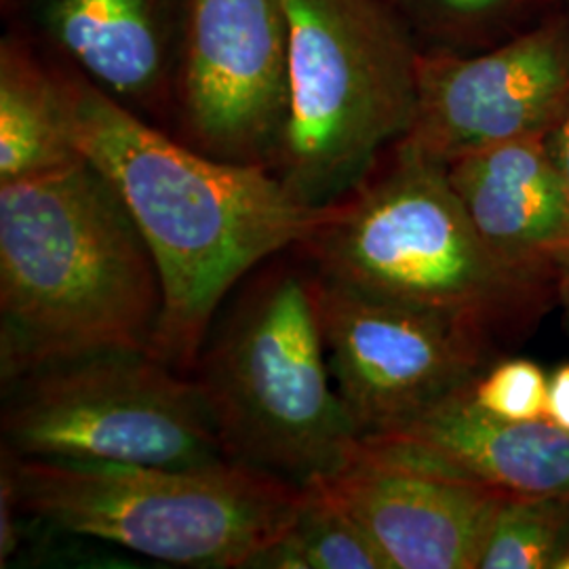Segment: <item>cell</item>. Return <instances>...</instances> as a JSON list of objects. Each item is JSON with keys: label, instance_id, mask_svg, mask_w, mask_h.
<instances>
[{"label": "cell", "instance_id": "cell-20", "mask_svg": "<svg viewBox=\"0 0 569 569\" xmlns=\"http://www.w3.org/2000/svg\"><path fill=\"white\" fill-rule=\"evenodd\" d=\"M545 420L569 432V363L557 367L549 376Z\"/></svg>", "mask_w": 569, "mask_h": 569}, {"label": "cell", "instance_id": "cell-17", "mask_svg": "<svg viewBox=\"0 0 569 569\" xmlns=\"http://www.w3.org/2000/svg\"><path fill=\"white\" fill-rule=\"evenodd\" d=\"M569 552V500L507 496L489 521L477 569H555Z\"/></svg>", "mask_w": 569, "mask_h": 569}, {"label": "cell", "instance_id": "cell-23", "mask_svg": "<svg viewBox=\"0 0 569 569\" xmlns=\"http://www.w3.org/2000/svg\"><path fill=\"white\" fill-rule=\"evenodd\" d=\"M555 569H569V552H566V555H563V557L557 561Z\"/></svg>", "mask_w": 569, "mask_h": 569}, {"label": "cell", "instance_id": "cell-11", "mask_svg": "<svg viewBox=\"0 0 569 569\" xmlns=\"http://www.w3.org/2000/svg\"><path fill=\"white\" fill-rule=\"evenodd\" d=\"M317 486L357 519L392 569H477L489 521L509 496L378 439H361Z\"/></svg>", "mask_w": 569, "mask_h": 569}, {"label": "cell", "instance_id": "cell-15", "mask_svg": "<svg viewBox=\"0 0 569 569\" xmlns=\"http://www.w3.org/2000/svg\"><path fill=\"white\" fill-rule=\"evenodd\" d=\"M66 82L42 72L16 44L0 53V183L79 161Z\"/></svg>", "mask_w": 569, "mask_h": 569}, {"label": "cell", "instance_id": "cell-4", "mask_svg": "<svg viewBox=\"0 0 569 569\" xmlns=\"http://www.w3.org/2000/svg\"><path fill=\"white\" fill-rule=\"evenodd\" d=\"M392 152L293 249L331 283L448 315L493 342L529 331L559 293L489 251L446 164L403 143Z\"/></svg>", "mask_w": 569, "mask_h": 569}, {"label": "cell", "instance_id": "cell-19", "mask_svg": "<svg viewBox=\"0 0 569 569\" xmlns=\"http://www.w3.org/2000/svg\"><path fill=\"white\" fill-rule=\"evenodd\" d=\"M20 517L23 515L18 507L13 483L0 468V568H7L9 559L20 549Z\"/></svg>", "mask_w": 569, "mask_h": 569}, {"label": "cell", "instance_id": "cell-18", "mask_svg": "<svg viewBox=\"0 0 569 569\" xmlns=\"http://www.w3.org/2000/svg\"><path fill=\"white\" fill-rule=\"evenodd\" d=\"M549 376L528 359H507L488 366L470 385L472 403L510 422L545 420Z\"/></svg>", "mask_w": 569, "mask_h": 569}, {"label": "cell", "instance_id": "cell-2", "mask_svg": "<svg viewBox=\"0 0 569 569\" xmlns=\"http://www.w3.org/2000/svg\"><path fill=\"white\" fill-rule=\"evenodd\" d=\"M154 256L119 190L81 157L0 183V380L148 350L163 315Z\"/></svg>", "mask_w": 569, "mask_h": 569}, {"label": "cell", "instance_id": "cell-1", "mask_svg": "<svg viewBox=\"0 0 569 569\" xmlns=\"http://www.w3.org/2000/svg\"><path fill=\"white\" fill-rule=\"evenodd\" d=\"M66 84L79 152L114 183L161 272L163 315L150 352L190 373L230 293L302 243L329 204L302 203L268 167L176 142L93 82Z\"/></svg>", "mask_w": 569, "mask_h": 569}, {"label": "cell", "instance_id": "cell-13", "mask_svg": "<svg viewBox=\"0 0 569 569\" xmlns=\"http://www.w3.org/2000/svg\"><path fill=\"white\" fill-rule=\"evenodd\" d=\"M380 439L428 465L509 496L569 500V432L549 420L510 422L453 392Z\"/></svg>", "mask_w": 569, "mask_h": 569}, {"label": "cell", "instance_id": "cell-22", "mask_svg": "<svg viewBox=\"0 0 569 569\" xmlns=\"http://www.w3.org/2000/svg\"><path fill=\"white\" fill-rule=\"evenodd\" d=\"M437 2L453 13L477 16V13H486V11L500 7L505 0H437Z\"/></svg>", "mask_w": 569, "mask_h": 569}, {"label": "cell", "instance_id": "cell-3", "mask_svg": "<svg viewBox=\"0 0 569 569\" xmlns=\"http://www.w3.org/2000/svg\"><path fill=\"white\" fill-rule=\"evenodd\" d=\"M190 376L226 458L298 488L338 472L361 441L329 369L317 272L296 249L230 293Z\"/></svg>", "mask_w": 569, "mask_h": 569}, {"label": "cell", "instance_id": "cell-24", "mask_svg": "<svg viewBox=\"0 0 569 569\" xmlns=\"http://www.w3.org/2000/svg\"><path fill=\"white\" fill-rule=\"evenodd\" d=\"M568 2H569V0H568Z\"/></svg>", "mask_w": 569, "mask_h": 569}, {"label": "cell", "instance_id": "cell-8", "mask_svg": "<svg viewBox=\"0 0 569 569\" xmlns=\"http://www.w3.org/2000/svg\"><path fill=\"white\" fill-rule=\"evenodd\" d=\"M317 300L333 385L361 439L388 435L468 387L496 345L448 315L373 298L319 272Z\"/></svg>", "mask_w": 569, "mask_h": 569}, {"label": "cell", "instance_id": "cell-21", "mask_svg": "<svg viewBox=\"0 0 569 569\" xmlns=\"http://www.w3.org/2000/svg\"><path fill=\"white\" fill-rule=\"evenodd\" d=\"M549 143L552 159H555L557 169H559V173H561V180L566 183L569 199V112L568 117L561 121V124L550 133ZM561 302L568 306L569 310V283L568 287H566V291H563Z\"/></svg>", "mask_w": 569, "mask_h": 569}, {"label": "cell", "instance_id": "cell-9", "mask_svg": "<svg viewBox=\"0 0 569 569\" xmlns=\"http://www.w3.org/2000/svg\"><path fill=\"white\" fill-rule=\"evenodd\" d=\"M289 41L284 0H188L183 143L272 171L289 112Z\"/></svg>", "mask_w": 569, "mask_h": 569}, {"label": "cell", "instance_id": "cell-10", "mask_svg": "<svg viewBox=\"0 0 569 569\" xmlns=\"http://www.w3.org/2000/svg\"><path fill=\"white\" fill-rule=\"evenodd\" d=\"M569 112V23L552 21L475 58L420 56L413 122L399 143L437 163L550 136Z\"/></svg>", "mask_w": 569, "mask_h": 569}, {"label": "cell", "instance_id": "cell-16", "mask_svg": "<svg viewBox=\"0 0 569 569\" xmlns=\"http://www.w3.org/2000/svg\"><path fill=\"white\" fill-rule=\"evenodd\" d=\"M247 569H392L357 519L321 486H308L291 526Z\"/></svg>", "mask_w": 569, "mask_h": 569}, {"label": "cell", "instance_id": "cell-14", "mask_svg": "<svg viewBox=\"0 0 569 569\" xmlns=\"http://www.w3.org/2000/svg\"><path fill=\"white\" fill-rule=\"evenodd\" d=\"M49 37L110 98L150 108L169 70L159 0H41Z\"/></svg>", "mask_w": 569, "mask_h": 569}, {"label": "cell", "instance_id": "cell-12", "mask_svg": "<svg viewBox=\"0 0 569 569\" xmlns=\"http://www.w3.org/2000/svg\"><path fill=\"white\" fill-rule=\"evenodd\" d=\"M446 167L489 251L561 300L569 283V199L549 136L496 143Z\"/></svg>", "mask_w": 569, "mask_h": 569}, {"label": "cell", "instance_id": "cell-7", "mask_svg": "<svg viewBox=\"0 0 569 569\" xmlns=\"http://www.w3.org/2000/svg\"><path fill=\"white\" fill-rule=\"evenodd\" d=\"M2 449L23 458L199 467L228 460L201 388L148 350L42 367L4 385Z\"/></svg>", "mask_w": 569, "mask_h": 569}, {"label": "cell", "instance_id": "cell-5", "mask_svg": "<svg viewBox=\"0 0 569 569\" xmlns=\"http://www.w3.org/2000/svg\"><path fill=\"white\" fill-rule=\"evenodd\" d=\"M0 468L23 517L176 568L247 569L283 536L305 496V488L232 460L148 467L2 449Z\"/></svg>", "mask_w": 569, "mask_h": 569}, {"label": "cell", "instance_id": "cell-6", "mask_svg": "<svg viewBox=\"0 0 569 569\" xmlns=\"http://www.w3.org/2000/svg\"><path fill=\"white\" fill-rule=\"evenodd\" d=\"M289 112L272 171L310 207L352 192L401 142L418 53L380 0H284Z\"/></svg>", "mask_w": 569, "mask_h": 569}]
</instances>
